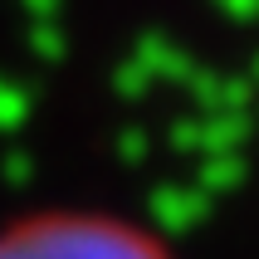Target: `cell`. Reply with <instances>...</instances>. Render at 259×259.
<instances>
[{
	"label": "cell",
	"mask_w": 259,
	"mask_h": 259,
	"mask_svg": "<svg viewBox=\"0 0 259 259\" xmlns=\"http://www.w3.org/2000/svg\"><path fill=\"white\" fill-rule=\"evenodd\" d=\"M0 259H171L152 235L108 215H39L0 235Z\"/></svg>",
	"instance_id": "1"
}]
</instances>
